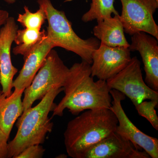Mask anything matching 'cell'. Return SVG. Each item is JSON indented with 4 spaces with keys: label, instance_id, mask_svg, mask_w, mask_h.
Here are the masks:
<instances>
[{
    "label": "cell",
    "instance_id": "obj_18",
    "mask_svg": "<svg viewBox=\"0 0 158 158\" xmlns=\"http://www.w3.org/2000/svg\"><path fill=\"white\" fill-rule=\"evenodd\" d=\"M24 12L19 14L17 21L25 28L40 30L46 19V15L40 7L35 12H32L27 6L24 7Z\"/></svg>",
    "mask_w": 158,
    "mask_h": 158
},
{
    "label": "cell",
    "instance_id": "obj_16",
    "mask_svg": "<svg viewBox=\"0 0 158 158\" xmlns=\"http://www.w3.org/2000/svg\"><path fill=\"white\" fill-rule=\"evenodd\" d=\"M46 37V32L44 30H34L25 28L18 30L15 37L14 42L16 46L12 50L15 55H22L24 59Z\"/></svg>",
    "mask_w": 158,
    "mask_h": 158
},
{
    "label": "cell",
    "instance_id": "obj_3",
    "mask_svg": "<svg viewBox=\"0 0 158 158\" xmlns=\"http://www.w3.org/2000/svg\"><path fill=\"white\" fill-rule=\"evenodd\" d=\"M62 91L63 87L52 88L37 106L23 112L17 119L16 135L8 143V158H15L26 148L44 143L53 127L49 113L56 107L54 101Z\"/></svg>",
    "mask_w": 158,
    "mask_h": 158
},
{
    "label": "cell",
    "instance_id": "obj_1",
    "mask_svg": "<svg viewBox=\"0 0 158 158\" xmlns=\"http://www.w3.org/2000/svg\"><path fill=\"white\" fill-rule=\"evenodd\" d=\"M91 65L82 60L69 68L63 85L65 95L53 111L52 116H62L65 109L78 115L87 110L110 109L112 97L106 81H94Z\"/></svg>",
    "mask_w": 158,
    "mask_h": 158
},
{
    "label": "cell",
    "instance_id": "obj_12",
    "mask_svg": "<svg viewBox=\"0 0 158 158\" xmlns=\"http://www.w3.org/2000/svg\"><path fill=\"white\" fill-rule=\"evenodd\" d=\"M18 27L14 18L9 17L0 28V72L2 93L9 96L12 93L13 78L18 72L12 65L11 50Z\"/></svg>",
    "mask_w": 158,
    "mask_h": 158
},
{
    "label": "cell",
    "instance_id": "obj_9",
    "mask_svg": "<svg viewBox=\"0 0 158 158\" xmlns=\"http://www.w3.org/2000/svg\"><path fill=\"white\" fill-rule=\"evenodd\" d=\"M131 59L129 48L112 47L100 44L92 53L91 76L106 81L123 70Z\"/></svg>",
    "mask_w": 158,
    "mask_h": 158
},
{
    "label": "cell",
    "instance_id": "obj_4",
    "mask_svg": "<svg viewBox=\"0 0 158 158\" xmlns=\"http://www.w3.org/2000/svg\"><path fill=\"white\" fill-rule=\"evenodd\" d=\"M37 3L45 12L48 22L46 37L54 47L73 52L91 65L92 53L99 46V40L94 37L83 39L79 37L65 12L56 9L50 0H37Z\"/></svg>",
    "mask_w": 158,
    "mask_h": 158
},
{
    "label": "cell",
    "instance_id": "obj_11",
    "mask_svg": "<svg viewBox=\"0 0 158 158\" xmlns=\"http://www.w3.org/2000/svg\"><path fill=\"white\" fill-rule=\"evenodd\" d=\"M145 151L136 149L132 143L116 131L94 145L83 158H149Z\"/></svg>",
    "mask_w": 158,
    "mask_h": 158
},
{
    "label": "cell",
    "instance_id": "obj_23",
    "mask_svg": "<svg viewBox=\"0 0 158 158\" xmlns=\"http://www.w3.org/2000/svg\"><path fill=\"white\" fill-rule=\"evenodd\" d=\"M16 1V0H5V2L9 3V4H13Z\"/></svg>",
    "mask_w": 158,
    "mask_h": 158
},
{
    "label": "cell",
    "instance_id": "obj_6",
    "mask_svg": "<svg viewBox=\"0 0 158 158\" xmlns=\"http://www.w3.org/2000/svg\"><path fill=\"white\" fill-rule=\"evenodd\" d=\"M141 62L137 57L113 77L107 80L110 90L115 89L130 98L135 106L146 100L158 101V92L145 83L142 77Z\"/></svg>",
    "mask_w": 158,
    "mask_h": 158
},
{
    "label": "cell",
    "instance_id": "obj_26",
    "mask_svg": "<svg viewBox=\"0 0 158 158\" xmlns=\"http://www.w3.org/2000/svg\"><path fill=\"white\" fill-rule=\"evenodd\" d=\"M1 92H2V91H1V90H0V93H1Z\"/></svg>",
    "mask_w": 158,
    "mask_h": 158
},
{
    "label": "cell",
    "instance_id": "obj_19",
    "mask_svg": "<svg viewBox=\"0 0 158 158\" xmlns=\"http://www.w3.org/2000/svg\"><path fill=\"white\" fill-rule=\"evenodd\" d=\"M158 104L156 101L145 100L135 106L138 114L147 119L156 131L158 130V117L155 108Z\"/></svg>",
    "mask_w": 158,
    "mask_h": 158
},
{
    "label": "cell",
    "instance_id": "obj_24",
    "mask_svg": "<svg viewBox=\"0 0 158 158\" xmlns=\"http://www.w3.org/2000/svg\"><path fill=\"white\" fill-rule=\"evenodd\" d=\"M1 72H0V84H1Z\"/></svg>",
    "mask_w": 158,
    "mask_h": 158
},
{
    "label": "cell",
    "instance_id": "obj_15",
    "mask_svg": "<svg viewBox=\"0 0 158 158\" xmlns=\"http://www.w3.org/2000/svg\"><path fill=\"white\" fill-rule=\"evenodd\" d=\"M24 91L15 89L9 96L0 93V129L9 137L15 121L24 111L22 100Z\"/></svg>",
    "mask_w": 158,
    "mask_h": 158
},
{
    "label": "cell",
    "instance_id": "obj_5",
    "mask_svg": "<svg viewBox=\"0 0 158 158\" xmlns=\"http://www.w3.org/2000/svg\"><path fill=\"white\" fill-rule=\"evenodd\" d=\"M69 71L58 53L51 50L31 85L24 91V111L31 107L36 101L42 99L52 88L63 87Z\"/></svg>",
    "mask_w": 158,
    "mask_h": 158
},
{
    "label": "cell",
    "instance_id": "obj_13",
    "mask_svg": "<svg viewBox=\"0 0 158 158\" xmlns=\"http://www.w3.org/2000/svg\"><path fill=\"white\" fill-rule=\"evenodd\" d=\"M54 48L52 43L47 38L33 50L24 59L23 66L18 76L13 81L15 89L25 90L32 83L49 52Z\"/></svg>",
    "mask_w": 158,
    "mask_h": 158
},
{
    "label": "cell",
    "instance_id": "obj_17",
    "mask_svg": "<svg viewBox=\"0 0 158 158\" xmlns=\"http://www.w3.org/2000/svg\"><path fill=\"white\" fill-rule=\"evenodd\" d=\"M115 0H91L90 9L83 15L81 19L88 23L94 20H101L118 14L114 6Z\"/></svg>",
    "mask_w": 158,
    "mask_h": 158
},
{
    "label": "cell",
    "instance_id": "obj_2",
    "mask_svg": "<svg viewBox=\"0 0 158 158\" xmlns=\"http://www.w3.org/2000/svg\"><path fill=\"white\" fill-rule=\"evenodd\" d=\"M118 121L110 109L87 110L69 122L64 134L69 156L83 158L88 150L116 131Z\"/></svg>",
    "mask_w": 158,
    "mask_h": 158
},
{
    "label": "cell",
    "instance_id": "obj_14",
    "mask_svg": "<svg viewBox=\"0 0 158 158\" xmlns=\"http://www.w3.org/2000/svg\"><path fill=\"white\" fill-rule=\"evenodd\" d=\"M97 22L94 27L93 34L100 44L112 47L129 48L119 14Z\"/></svg>",
    "mask_w": 158,
    "mask_h": 158
},
{
    "label": "cell",
    "instance_id": "obj_10",
    "mask_svg": "<svg viewBox=\"0 0 158 158\" xmlns=\"http://www.w3.org/2000/svg\"><path fill=\"white\" fill-rule=\"evenodd\" d=\"M131 36L129 48L131 51L139 52L144 64L145 83L158 92V40L143 32Z\"/></svg>",
    "mask_w": 158,
    "mask_h": 158
},
{
    "label": "cell",
    "instance_id": "obj_21",
    "mask_svg": "<svg viewBox=\"0 0 158 158\" xmlns=\"http://www.w3.org/2000/svg\"><path fill=\"white\" fill-rule=\"evenodd\" d=\"M9 138L0 129V158H8Z\"/></svg>",
    "mask_w": 158,
    "mask_h": 158
},
{
    "label": "cell",
    "instance_id": "obj_25",
    "mask_svg": "<svg viewBox=\"0 0 158 158\" xmlns=\"http://www.w3.org/2000/svg\"><path fill=\"white\" fill-rule=\"evenodd\" d=\"M156 1H157V2H158V0H156Z\"/></svg>",
    "mask_w": 158,
    "mask_h": 158
},
{
    "label": "cell",
    "instance_id": "obj_7",
    "mask_svg": "<svg viewBox=\"0 0 158 158\" xmlns=\"http://www.w3.org/2000/svg\"><path fill=\"white\" fill-rule=\"evenodd\" d=\"M122 5L120 20L124 33L132 36L143 32L158 40V26L153 15L158 8L156 0H120Z\"/></svg>",
    "mask_w": 158,
    "mask_h": 158
},
{
    "label": "cell",
    "instance_id": "obj_20",
    "mask_svg": "<svg viewBox=\"0 0 158 158\" xmlns=\"http://www.w3.org/2000/svg\"><path fill=\"white\" fill-rule=\"evenodd\" d=\"M45 151L40 144H34L26 148L15 158H41Z\"/></svg>",
    "mask_w": 158,
    "mask_h": 158
},
{
    "label": "cell",
    "instance_id": "obj_22",
    "mask_svg": "<svg viewBox=\"0 0 158 158\" xmlns=\"http://www.w3.org/2000/svg\"><path fill=\"white\" fill-rule=\"evenodd\" d=\"M9 17L8 11L0 9V28L5 24Z\"/></svg>",
    "mask_w": 158,
    "mask_h": 158
},
{
    "label": "cell",
    "instance_id": "obj_8",
    "mask_svg": "<svg viewBox=\"0 0 158 158\" xmlns=\"http://www.w3.org/2000/svg\"><path fill=\"white\" fill-rule=\"evenodd\" d=\"M112 97L110 110L118 120L116 132L131 141L136 149H143L150 158H158V140L144 134L138 128L128 117L122 106L125 96L115 89L110 90Z\"/></svg>",
    "mask_w": 158,
    "mask_h": 158
}]
</instances>
